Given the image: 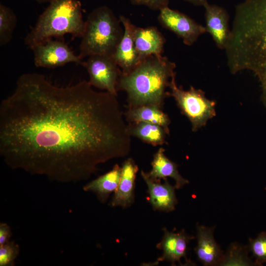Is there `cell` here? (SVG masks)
Instances as JSON below:
<instances>
[{"mask_svg":"<svg viewBox=\"0 0 266 266\" xmlns=\"http://www.w3.org/2000/svg\"><path fill=\"white\" fill-rule=\"evenodd\" d=\"M203 7L206 32L211 35L216 46L225 50L231 33L229 15L224 8L216 4L207 2Z\"/></svg>","mask_w":266,"mask_h":266,"instance_id":"8fae6325","label":"cell"},{"mask_svg":"<svg viewBox=\"0 0 266 266\" xmlns=\"http://www.w3.org/2000/svg\"><path fill=\"white\" fill-rule=\"evenodd\" d=\"M32 50L36 66L56 68L74 63L81 65L83 61L61 40L49 39L34 46Z\"/></svg>","mask_w":266,"mask_h":266,"instance_id":"9c48e42d","label":"cell"},{"mask_svg":"<svg viewBox=\"0 0 266 266\" xmlns=\"http://www.w3.org/2000/svg\"><path fill=\"white\" fill-rule=\"evenodd\" d=\"M11 236L10 227L5 223H0V246L9 241Z\"/></svg>","mask_w":266,"mask_h":266,"instance_id":"4316f807","label":"cell"},{"mask_svg":"<svg viewBox=\"0 0 266 266\" xmlns=\"http://www.w3.org/2000/svg\"><path fill=\"white\" fill-rule=\"evenodd\" d=\"M138 171V166L132 158L126 159L121 166L119 183L114 193L110 205L126 208L133 202L135 181Z\"/></svg>","mask_w":266,"mask_h":266,"instance_id":"5bb4252c","label":"cell"},{"mask_svg":"<svg viewBox=\"0 0 266 266\" xmlns=\"http://www.w3.org/2000/svg\"><path fill=\"white\" fill-rule=\"evenodd\" d=\"M164 235L161 241L156 247L163 251L162 256L158 259V262L167 261L172 266H175L176 259V247L177 233L169 232L166 228L163 229Z\"/></svg>","mask_w":266,"mask_h":266,"instance_id":"7402d4cb","label":"cell"},{"mask_svg":"<svg viewBox=\"0 0 266 266\" xmlns=\"http://www.w3.org/2000/svg\"><path fill=\"white\" fill-rule=\"evenodd\" d=\"M195 238V236L188 235L184 229H182L177 233L176 247V262L180 264V260L182 258L186 259V261L189 263V261L187 259V253L188 244L190 241Z\"/></svg>","mask_w":266,"mask_h":266,"instance_id":"d4e9b609","label":"cell"},{"mask_svg":"<svg viewBox=\"0 0 266 266\" xmlns=\"http://www.w3.org/2000/svg\"><path fill=\"white\" fill-rule=\"evenodd\" d=\"M88 81L58 86L26 73L0 104V154L13 169L62 183L88 179L131 146L117 96Z\"/></svg>","mask_w":266,"mask_h":266,"instance_id":"6da1fadb","label":"cell"},{"mask_svg":"<svg viewBox=\"0 0 266 266\" xmlns=\"http://www.w3.org/2000/svg\"><path fill=\"white\" fill-rule=\"evenodd\" d=\"M17 22V17L9 7L0 3V45L9 43Z\"/></svg>","mask_w":266,"mask_h":266,"instance_id":"ffe728a7","label":"cell"},{"mask_svg":"<svg viewBox=\"0 0 266 266\" xmlns=\"http://www.w3.org/2000/svg\"><path fill=\"white\" fill-rule=\"evenodd\" d=\"M119 19L124 28V34L112 57L125 74L132 70L139 62L134 40L135 26L125 16H120Z\"/></svg>","mask_w":266,"mask_h":266,"instance_id":"30bf717a","label":"cell"},{"mask_svg":"<svg viewBox=\"0 0 266 266\" xmlns=\"http://www.w3.org/2000/svg\"><path fill=\"white\" fill-rule=\"evenodd\" d=\"M247 246L255 259V265L266 263V232H261L255 238H249Z\"/></svg>","mask_w":266,"mask_h":266,"instance_id":"603a6c76","label":"cell"},{"mask_svg":"<svg viewBox=\"0 0 266 266\" xmlns=\"http://www.w3.org/2000/svg\"><path fill=\"white\" fill-rule=\"evenodd\" d=\"M128 131L131 136L153 146L167 144L166 135L168 134L162 126L144 122H129Z\"/></svg>","mask_w":266,"mask_h":266,"instance_id":"d6986e66","label":"cell"},{"mask_svg":"<svg viewBox=\"0 0 266 266\" xmlns=\"http://www.w3.org/2000/svg\"><path fill=\"white\" fill-rule=\"evenodd\" d=\"M133 5H143L153 10H160L168 5L170 0H129Z\"/></svg>","mask_w":266,"mask_h":266,"instance_id":"484cf974","label":"cell"},{"mask_svg":"<svg viewBox=\"0 0 266 266\" xmlns=\"http://www.w3.org/2000/svg\"><path fill=\"white\" fill-rule=\"evenodd\" d=\"M248 251L247 246L232 243L219 266H254L255 263L248 256Z\"/></svg>","mask_w":266,"mask_h":266,"instance_id":"44dd1931","label":"cell"},{"mask_svg":"<svg viewBox=\"0 0 266 266\" xmlns=\"http://www.w3.org/2000/svg\"><path fill=\"white\" fill-rule=\"evenodd\" d=\"M225 50L231 73L247 70L257 77L266 108V0H244L236 6Z\"/></svg>","mask_w":266,"mask_h":266,"instance_id":"7a4b0ae2","label":"cell"},{"mask_svg":"<svg viewBox=\"0 0 266 266\" xmlns=\"http://www.w3.org/2000/svg\"><path fill=\"white\" fill-rule=\"evenodd\" d=\"M196 6H204L208 2V0H183Z\"/></svg>","mask_w":266,"mask_h":266,"instance_id":"83f0119b","label":"cell"},{"mask_svg":"<svg viewBox=\"0 0 266 266\" xmlns=\"http://www.w3.org/2000/svg\"><path fill=\"white\" fill-rule=\"evenodd\" d=\"M165 151V149L161 147L155 153L151 162L152 168L146 174L154 180H165L170 177L175 182L176 189H179L189 182L180 175L177 165L166 156Z\"/></svg>","mask_w":266,"mask_h":266,"instance_id":"2e32d148","label":"cell"},{"mask_svg":"<svg viewBox=\"0 0 266 266\" xmlns=\"http://www.w3.org/2000/svg\"><path fill=\"white\" fill-rule=\"evenodd\" d=\"M133 35L139 63L151 56L162 55L166 39L157 27L135 26Z\"/></svg>","mask_w":266,"mask_h":266,"instance_id":"9a60e30c","label":"cell"},{"mask_svg":"<svg viewBox=\"0 0 266 266\" xmlns=\"http://www.w3.org/2000/svg\"><path fill=\"white\" fill-rule=\"evenodd\" d=\"M121 173V167L116 164L110 171L85 185L83 189L95 194L101 202H105L110 195L116 191Z\"/></svg>","mask_w":266,"mask_h":266,"instance_id":"e0dca14e","label":"cell"},{"mask_svg":"<svg viewBox=\"0 0 266 266\" xmlns=\"http://www.w3.org/2000/svg\"><path fill=\"white\" fill-rule=\"evenodd\" d=\"M175 76L170 82L168 96L173 98L181 113L189 120L192 131L197 132L216 116V102L207 99L201 89L191 86L188 90H184L182 86H178Z\"/></svg>","mask_w":266,"mask_h":266,"instance_id":"8992f818","label":"cell"},{"mask_svg":"<svg viewBox=\"0 0 266 266\" xmlns=\"http://www.w3.org/2000/svg\"><path fill=\"white\" fill-rule=\"evenodd\" d=\"M175 68L176 64L166 57L149 56L128 73H122L117 91L127 93L128 108L153 105L163 109Z\"/></svg>","mask_w":266,"mask_h":266,"instance_id":"3957f363","label":"cell"},{"mask_svg":"<svg viewBox=\"0 0 266 266\" xmlns=\"http://www.w3.org/2000/svg\"><path fill=\"white\" fill-rule=\"evenodd\" d=\"M158 19L164 28L174 33L188 46L192 45L200 35L207 32L204 26L168 6L160 10Z\"/></svg>","mask_w":266,"mask_h":266,"instance_id":"ba28073f","label":"cell"},{"mask_svg":"<svg viewBox=\"0 0 266 266\" xmlns=\"http://www.w3.org/2000/svg\"><path fill=\"white\" fill-rule=\"evenodd\" d=\"M35 0V1L39 3H47V2L50 3L54 0Z\"/></svg>","mask_w":266,"mask_h":266,"instance_id":"f1b7e54d","label":"cell"},{"mask_svg":"<svg viewBox=\"0 0 266 266\" xmlns=\"http://www.w3.org/2000/svg\"><path fill=\"white\" fill-rule=\"evenodd\" d=\"M163 109L153 105L128 108L124 114L128 122H144L162 126L169 133L170 120Z\"/></svg>","mask_w":266,"mask_h":266,"instance_id":"ac0fdd59","label":"cell"},{"mask_svg":"<svg viewBox=\"0 0 266 266\" xmlns=\"http://www.w3.org/2000/svg\"><path fill=\"white\" fill-rule=\"evenodd\" d=\"M81 65L87 70L93 87L117 96V85L122 72L112 57L93 55Z\"/></svg>","mask_w":266,"mask_h":266,"instance_id":"52a82bcc","label":"cell"},{"mask_svg":"<svg viewBox=\"0 0 266 266\" xmlns=\"http://www.w3.org/2000/svg\"><path fill=\"white\" fill-rule=\"evenodd\" d=\"M85 28L82 5L78 0H54L39 16L27 34L24 43L32 49L53 37L61 38L70 34L81 38Z\"/></svg>","mask_w":266,"mask_h":266,"instance_id":"277c9868","label":"cell"},{"mask_svg":"<svg viewBox=\"0 0 266 266\" xmlns=\"http://www.w3.org/2000/svg\"><path fill=\"white\" fill-rule=\"evenodd\" d=\"M141 175L147 186L148 200L153 209L166 212L174 210L177 203L175 186L171 185L167 180L164 183L153 180L143 170Z\"/></svg>","mask_w":266,"mask_h":266,"instance_id":"7c38bea8","label":"cell"},{"mask_svg":"<svg viewBox=\"0 0 266 266\" xmlns=\"http://www.w3.org/2000/svg\"><path fill=\"white\" fill-rule=\"evenodd\" d=\"M214 228L197 225V246L195 252L198 260L205 266H219L224 255L214 239Z\"/></svg>","mask_w":266,"mask_h":266,"instance_id":"4fadbf2b","label":"cell"},{"mask_svg":"<svg viewBox=\"0 0 266 266\" xmlns=\"http://www.w3.org/2000/svg\"><path fill=\"white\" fill-rule=\"evenodd\" d=\"M108 6L93 10L85 21V28L78 55L82 60L93 55L112 57L121 41L124 28Z\"/></svg>","mask_w":266,"mask_h":266,"instance_id":"5b68a950","label":"cell"},{"mask_svg":"<svg viewBox=\"0 0 266 266\" xmlns=\"http://www.w3.org/2000/svg\"><path fill=\"white\" fill-rule=\"evenodd\" d=\"M19 250L18 244L13 241L0 246V266H14Z\"/></svg>","mask_w":266,"mask_h":266,"instance_id":"cb8c5ba5","label":"cell"}]
</instances>
